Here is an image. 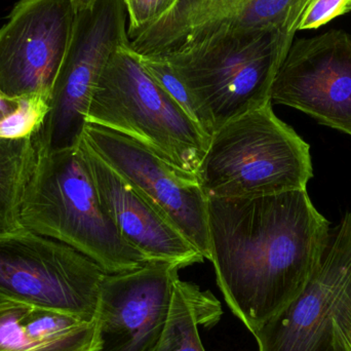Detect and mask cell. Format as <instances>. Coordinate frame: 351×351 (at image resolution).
Returning a JSON list of instances; mask_svg holds the SVG:
<instances>
[{
	"instance_id": "30bf717a",
	"label": "cell",
	"mask_w": 351,
	"mask_h": 351,
	"mask_svg": "<svg viewBox=\"0 0 351 351\" xmlns=\"http://www.w3.org/2000/svg\"><path fill=\"white\" fill-rule=\"evenodd\" d=\"M76 12L71 0H20L0 28V93L49 99L67 53Z\"/></svg>"
},
{
	"instance_id": "ba28073f",
	"label": "cell",
	"mask_w": 351,
	"mask_h": 351,
	"mask_svg": "<svg viewBox=\"0 0 351 351\" xmlns=\"http://www.w3.org/2000/svg\"><path fill=\"white\" fill-rule=\"evenodd\" d=\"M351 287V210L330 229L321 262L301 294L254 333L259 351H348L336 327Z\"/></svg>"
},
{
	"instance_id": "5b68a950",
	"label": "cell",
	"mask_w": 351,
	"mask_h": 351,
	"mask_svg": "<svg viewBox=\"0 0 351 351\" xmlns=\"http://www.w3.org/2000/svg\"><path fill=\"white\" fill-rule=\"evenodd\" d=\"M129 43L107 63L93 94L86 123L123 134L196 175L210 136L154 82Z\"/></svg>"
},
{
	"instance_id": "7402d4cb",
	"label": "cell",
	"mask_w": 351,
	"mask_h": 351,
	"mask_svg": "<svg viewBox=\"0 0 351 351\" xmlns=\"http://www.w3.org/2000/svg\"><path fill=\"white\" fill-rule=\"evenodd\" d=\"M335 323L346 350L351 351V287L338 304Z\"/></svg>"
},
{
	"instance_id": "8992f818",
	"label": "cell",
	"mask_w": 351,
	"mask_h": 351,
	"mask_svg": "<svg viewBox=\"0 0 351 351\" xmlns=\"http://www.w3.org/2000/svg\"><path fill=\"white\" fill-rule=\"evenodd\" d=\"M106 274L77 250L25 227L0 234V304L24 303L94 322Z\"/></svg>"
},
{
	"instance_id": "7a4b0ae2",
	"label": "cell",
	"mask_w": 351,
	"mask_h": 351,
	"mask_svg": "<svg viewBox=\"0 0 351 351\" xmlns=\"http://www.w3.org/2000/svg\"><path fill=\"white\" fill-rule=\"evenodd\" d=\"M295 34L285 28L222 31L158 57L189 88L214 134L271 103L276 73Z\"/></svg>"
},
{
	"instance_id": "44dd1931",
	"label": "cell",
	"mask_w": 351,
	"mask_h": 351,
	"mask_svg": "<svg viewBox=\"0 0 351 351\" xmlns=\"http://www.w3.org/2000/svg\"><path fill=\"white\" fill-rule=\"evenodd\" d=\"M128 14V36L152 24L172 5L175 0H123Z\"/></svg>"
},
{
	"instance_id": "e0dca14e",
	"label": "cell",
	"mask_w": 351,
	"mask_h": 351,
	"mask_svg": "<svg viewBox=\"0 0 351 351\" xmlns=\"http://www.w3.org/2000/svg\"><path fill=\"white\" fill-rule=\"evenodd\" d=\"M36 160L32 137L0 138V234L24 227L21 208Z\"/></svg>"
},
{
	"instance_id": "7c38bea8",
	"label": "cell",
	"mask_w": 351,
	"mask_h": 351,
	"mask_svg": "<svg viewBox=\"0 0 351 351\" xmlns=\"http://www.w3.org/2000/svg\"><path fill=\"white\" fill-rule=\"evenodd\" d=\"M180 268L149 262L107 274L95 315L92 351H154L170 313Z\"/></svg>"
},
{
	"instance_id": "52a82bcc",
	"label": "cell",
	"mask_w": 351,
	"mask_h": 351,
	"mask_svg": "<svg viewBox=\"0 0 351 351\" xmlns=\"http://www.w3.org/2000/svg\"><path fill=\"white\" fill-rule=\"evenodd\" d=\"M123 0H98L76 12L67 53L49 97V109L32 136L37 152L78 146L88 107L111 56L129 43Z\"/></svg>"
},
{
	"instance_id": "9c48e42d",
	"label": "cell",
	"mask_w": 351,
	"mask_h": 351,
	"mask_svg": "<svg viewBox=\"0 0 351 351\" xmlns=\"http://www.w3.org/2000/svg\"><path fill=\"white\" fill-rule=\"evenodd\" d=\"M82 140L133 184L208 259V199L197 176L177 168L135 140L86 123Z\"/></svg>"
},
{
	"instance_id": "d6986e66",
	"label": "cell",
	"mask_w": 351,
	"mask_h": 351,
	"mask_svg": "<svg viewBox=\"0 0 351 351\" xmlns=\"http://www.w3.org/2000/svg\"><path fill=\"white\" fill-rule=\"evenodd\" d=\"M49 99L34 96L20 98L18 108L0 121V138L20 139L37 133L49 112Z\"/></svg>"
},
{
	"instance_id": "3957f363",
	"label": "cell",
	"mask_w": 351,
	"mask_h": 351,
	"mask_svg": "<svg viewBox=\"0 0 351 351\" xmlns=\"http://www.w3.org/2000/svg\"><path fill=\"white\" fill-rule=\"evenodd\" d=\"M21 223L37 234L77 250L108 274L149 263L121 237L107 214L78 146L37 152Z\"/></svg>"
},
{
	"instance_id": "9a60e30c",
	"label": "cell",
	"mask_w": 351,
	"mask_h": 351,
	"mask_svg": "<svg viewBox=\"0 0 351 351\" xmlns=\"http://www.w3.org/2000/svg\"><path fill=\"white\" fill-rule=\"evenodd\" d=\"M95 322L24 303L0 304V351H92Z\"/></svg>"
},
{
	"instance_id": "5bb4252c",
	"label": "cell",
	"mask_w": 351,
	"mask_h": 351,
	"mask_svg": "<svg viewBox=\"0 0 351 351\" xmlns=\"http://www.w3.org/2000/svg\"><path fill=\"white\" fill-rule=\"evenodd\" d=\"M107 214L121 237L148 262L181 268L204 262L202 254L133 184L113 171L82 139L78 144Z\"/></svg>"
},
{
	"instance_id": "277c9868",
	"label": "cell",
	"mask_w": 351,
	"mask_h": 351,
	"mask_svg": "<svg viewBox=\"0 0 351 351\" xmlns=\"http://www.w3.org/2000/svg\"><path fill=\"white\" fill-rule=\"evenodd\" d=\"M196 176L206 199L306 190L313 177L311 146L269 103L217 130Z\"/></svg>"
},
{
	"instance_id": "ffe728a7",
	"label": "cell",
	"mask_w": 351,
	"mask_h": 351,
	"mask_svg": "<svg viewBox=\"0 0 351 351\" xmlns=\"http://www.w3.org/2000/svg\"><path fill=\"white\" fill-rule=\"evenodd\" d=\"M350 12L351 0H309L298 31L319 28Z\"/></svg>"
},
{
	"instance_id": "2e32d148",
	"label": "cell",
	"mask_w": 351,
	"mask_h": 351,
	"mask_svg": "<svg viewBox=\"0 0 351 351\" xmlns=\"http://www.w3.org/2000/svg\"><path fill=\"white\" fill-rule=\"evenodd\" d=\"M221 315L220 302L210 291L178 278L166 327L154 351H206L198 329L216 325Z\"/></svg>"
},
{
	"instance_id": "6da1fadb",
	"label": "cell",
	"mask_w": 351,
	"mask_h": 351,
	"mask_svg": "<svg viewBox=\"0 0 351 351\" xmlns=\"http://www.w3.org/2000/svg\"><path fill=\"white\" fill-rule=\"evenodd\" d=\"M208 260L230 311L252 334L304 290L330 222L306 190L208 199Z\"/></svg>"
},
{
	"instance_id": "cb8c5ba5",
	"label": "cell",
	"mask_w": 351,
	"mask_h": 351,
	"mask_svg": "<svg viewBox=\"0 0 351 351\" xmlns=\"http://www.w3.org/2000/svg\"><path fill=\"white\" fill-rule=\"evenodd\" d=\"M97 1H98V0H71L76 12L86 10V8H90V6L94 5Z\"/></svg>"
},
{
	"instance_id": "603a6c76",
	"label": "cell",
	"mask_w": 351,
	"mask_h": 351,
	"mask_svg": "<svg viewBox=\"0 0 351 351\" xmlns=\"http://www.w3.org/2000/svg\"><path fill=\"white\" fill-rule=\"evenodd\" d=\"M20 104V98H10L0 93V121L16 110Z\"/></svg>"
},
{
	"instance_id": "4fadbf2b",
	"label": "cell",
	"mask_w": 351,
	"mask_h": 351,
	"mask_svg": "<svg viewBox=\"0 0 351 351\" xmlns=\"http://www.w3.org/2000/svg\"><path fill=\"white\" fill-rule=\"evenodd\" d=\"M309 0H175L152 24L135 33L138 55L162 56L215 33L285 28L297 32Z\"/></svg>"
},
{
	"instance_id": "ac0fdd59",
	"label": "cell",
	"mask_w": 351,
	"mask_h": 351,
	"mask_svg": "<svg viewBox=\"0 0 351 351\" xmlns=\"http://www.w3.org/2000/svg\"><path fill=\"white\" fill-rule=\"evenodd\" d=\"M136 56L148 74L154 78V82L169 95L190 119H192L206 135L212 137L213 130L210 123L200 110L193 95L176 73L171 64L158 56H144L138 53H136Z\"/></svg>"
},
{
	"instance_id": "8fae6325",
	"label": "cell",
	"mask_w": 351,
	"mask_h": 351,
	"mask_svg": "<svg viewBox=\"0 0 351 351\" xmlns=\"http://www.w3.org/2000/svg\"><path fill=\"white\" fill-rule=\"evenodd\" d=\"M271 103L351 137V34L330 30L293 40L276 73Z\"/></svg>"
}]
</instances>
